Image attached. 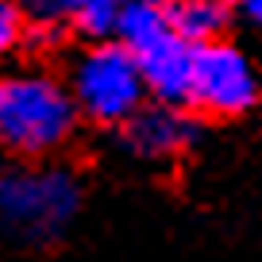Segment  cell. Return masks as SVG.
Wrapping results in <instances>:
<instances>
[{"instance_id": "obj_1", "label": "cell", "mask_w": 262, "mask_h": 262, "mask_svg": "<svg viewBox=\"0 0 262 262\" xmlns=\"http://www.w3.org/2000/svg\"><path fill=\"white\" fill-rule=\"evenodd\" d=\"M81 216V181L50 158L0 162V239L19 251L62 243Z\"/></svg>"}, {"instance_id": "obj_2", "label": "cell", "mask_w": 262, "mask_h": 262, "mask_svg": "<svg viewBox=\"0 0 262 262\" xmlns=\"http://www.w3.org/2000/svg\"><path fill=\"white\" fill-rule=\"evenodd\" d=\"M77 123L81 112L62 77L39 66L0 70V150L8 158H54Z\"/></svg>"}, {"instance_id": "obj_3", "label": "cell", "mask_w": 262, "mask_h": 262, "mask_svg": "<svg viewBox=\"0 0 262 262\" xmlns=\"http://www.w3.org/2000/svg\"><path fill=\"white\" fill-rule=\"evenodd\" d=\"M112 35L135 54L150 97L170 100V104H189L196 47L178 35L170 19V0H123Z\"/></svg>"}, {"instance_id": "obj_4", "label": "cell", "mask_w": 262, "mask_h": 262, "mask_svg": "<svg viewBox=\"0 0 262 262\" xmlns=\"http://www.w3.org/2000/svg\"><path fill=\"white\" fill-rule=\"evenodd\" d=\"M66 85L74 93L81 120L100 123V127H123L150 97L135 54L116 35L112 39H93L74 58Z\"/></svg>"}, {"instance_id": "obj_5", "label": "cell", "mask_w": 262, "mask_h": 262, "mask_svg": "<svg viewBox=\"0 0 262 262\" xmlns=\"http://www.w3.org/2000/svg\"><path fill=\"white\" fill-rule=\"evenodd\" d=\"M262 97V74L254 58L235 42L216 39L193 50V77H189V104L208 116H243Z\"/></svg>"}, {"instance_id": "obj_6", "label": "cell", "mask_w": 262, "mask_h": 262, "mask_svg": "<svg viewBox=\"0 0 262 262\" xmlns=\"http://www.w3.org/2000/svg\"><path fill=\"white\" fill-rule=\"evenodd\" d=\"M201 127H196L193 112H185V104H170V100H155L143 104L120 127V143L131 158L139 162H170L181 158L196 147Z\"/></svg>"}, {"instance_id": "obj_7", "label": "cell", "mask_w": 262, "mask_h": 262, "mask_svg": "<svg viewBox=\"0 0 262 262\" xmlns=\"http://www.w3.org/2000/svg\"><path fill=\"white\" fill-rule=\"evenodd\" d=\"M27 19L39 27H74L89 39H108L116 31L123 0H19Z\"/></svg>"}, {"instance_id": "obj_8", "label": "cell", "mask_w": 262, "mask_h": 262, "mask_svg": "<svg viewBox=\"0 0 262 262\" xmlns=\"http://www.w3.org/2000/svg\"><path fill=\"white\" fill-rule=\"evenodd\" d=\"M170 19L178 35L193 47L224 39L228 27V4L224 0H170Z\"/></svg>"}, {"instance_id": "obj_9", "label": "cell", "mask_w": 262, "mask_h": 262, "mask_svg": "<svg viewBox=\"0 0 262 262\" xmlns=\"http://www.w3.org/2000/svg\"><path fill=\"white\" fill-rule=\"evenodd\" d=\"M24 31H27V12L19 0H0V70L16 54V47L24 42Z\"/></svg>"}, {"instance_id": "obj_10", "label": "cell", "mask_w": 262, "mask_h": 262, "mask_svg": "<svg viewBox=\"0 0 262 262\" xmlns=\"http://www.w3.org/2000/svg\"><path fill=\"white\" fill-rule=\"evenodd\" d=\"M239 8H243L247 24H251V27H258V31H262V0H239Z\"/></svg>"}, {"instance_id": "obj_11", "label": "cell", "mask_w": 262, "mask_h": 262, "mask_svg": "<svg viewBox=\"0 0 262 262\" xmlns=\"http://www.w3.org/2000/svg\"><path fill=\"white\" fill-rule=\"evenodd\" d=\"M224 4H231V0H224Z\"/></svg>"}]
</instances>
